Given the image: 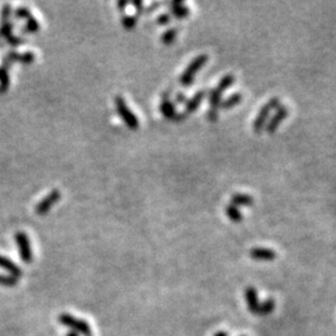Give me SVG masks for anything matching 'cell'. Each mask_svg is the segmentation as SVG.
<instances>
[{
	"instance_id": "obj_32",
	"label": "cell",
	"mask_w": 336,
	"mask_h": 336,
	"mask_svg": "<svg viewBox=\"0 0 336 336\" xmlns=\"http://www.w3.org/2000/svg\"><path fill=\"white\" fill-rule=\"evenodd\" d=\"M117 5H119L120 8H126V7H127V5H128V3H126V2H120Z\"/></svg>"
},
{
	"instance_id": "obj_9",
	"label": "cell",
	"mask_w": 336,
	"mask_h": 336,
	"mask_svg": "<svg viewBox=\"0 0 336 336\" xmlns=\"http://www.w3.org/2000/svg\"><path fill=\"white\" fill-rule=\"evenodd\" d=\"M288 115H289L288 106H285L284 105V106L277 107V109H275L274 116L269 120V122H268V125H267V132L270 133V135L274 133L275 131L278 130V127L280 126V123L287 119Z\"/></svg>"
},
{
	"instance_id": "obj_4",
	"label": "cell",
	"mask_w": 336,
	"mask_h": 336,
	"mask_svg": "<svg viewBox=\"0 0 336 336\" xmlns=\"http://www.w3.org/2000/svg\"><path fill=\"white\" fill-rule=\"evenodd\" d=\"M115 105H116L117 114L120 115V117L122 119L123 122H125L131 130H136V128L138 127V125H140V122H138V117L136 116V114H133V112L131 111L127 102L125 101V99L121 96H117L116 99H115Z\"/></svg>"
},
{
	"instance_id": "obj_25",
	"label": "cell",
	"mask_w": 336,
	"mask_h": 336,
	"mask_svg": "<svg viewBox=\"0 0 336 336\" xmlns=\"http://www.w3.org/2000/svg\"><path fill=\"white\" fill-rule=\"evenodd\" d=\"M136 24H137V17H135V15H126L122 18V25L125 28L132 29L135 28Z\"/></svg>"
},
{
	"instance_id": "obj_34",
	"label": "cell",
	"mask_w": 336,
	"mask_h": 336,
	"mask_svg": "<svg viewBox=\"0 0 336 336\" xmlns=\"http://www.w3.org/2000/svg\"><path fill=\"white\" fill-rule=\"evenodd\" d=\"M66 336H78L77 332H75V331H69L66 334Z\"/></svg>"
},
{
	"instance_id": "obj_27",
	"label": "cell",
	"mask_w": 336,
	"mask_h": 336,
	"mask_svg": "<svg viewBox=\"0 0 336 336\" xmlns=\"http://www.w3.org/2000/svg\"><path fill=\"white\" fill-rule=\"evenodd\" d=\"M171 22V15L170 14H161L157 18V23L159 25H166Z\"/></svg>"
},
{
	"instance_id": "obj_19",
	"label": "cell",
	"mask_w": 336,
	"mask_h": 336,
	"mask_svg": "<svg viewBox=\"0 0 336 336\" xmlns=\"http://www.w3.org/2000/svg\"><path fill=\"white\" fill-rule=\"evenodd\" d=\"M275 308V301L273 299H267L264 303H262L259 305V310H258V315H262V316H267V315L272 314L274 311Z\"/></svg>"
},
{
	"instance_id": "obj_29",
	"label": "cell",
	"mask_w": 336,
	"mask_h": 336,
	"mask_svg": "<svg viewBox=\"0 0 336 336\" xmlns=\"http://www.w3.org/2000/svg\"><path fill=\"white\" fill-rule=\"evenodd\" d=\"M9 15H10V5L5 4L4 7H3V10H2V18L4 19V17H5V22H8V18H9Z\"/></svg>"
},
{
	"instance_id": "obj_21",
	"label": "cell",
	"mask_w": 336,
	"mask_h": 336,
	"mask_svg": "<svg viewBox=\"0 0 336 336\" xmlns=\"http://www.w3.org/2000/svg\"><path fill=\"white\" fill-rule=\"evenodd\" d=\"M9 73H8V70L4 69V67H0V93H5L9 88Z\"/></svg>"
},
{
	"instance_id": "obj_15",
	"label": "cell",
	"mask_w": 336,
	"mask_h": 336,
	"mask_svg": "<svg viewBox=\"0 0 336 336\" xmlns=\"http://www.w3.org/2000/svg\"><path fill=\"white\" fill-rule=\"evenodd\" d=\"M171 7H172V14L175 15L176 18H178V19L188 17L191 13L190 8L183 4L182 2H173L172 4H171Z\"/></svg>"
},
{
	"instance_id": "obj_14",
	"label": "cell",
	"mask_w": 336,
	"mask_h": 336,
	"mask_svg": "<svg viewBox=\"0 0 336 336\" xmlns=\"http://www.w3.org/2000/svg\"><path fill=\"white\" fill-rule=\"evenodd\" d=\"M230 204H233V206H235V207L253 206L254 198L246 193H235V194H233L232 198H230Z\"/></svg>"
},
{
	"instance_id": "obj_10",
	"label": "cell",
	"mask_w": 336,
	"mask_h": 336,
	"mask_svg": "<svg viewBox=\"0 0 336 336\" xmlns=\"http://www.w3.org/2000/svg\"><path fill=\"white\" fill-rule=\"evenodd\" d=\"M249 254H250V257L254 259V261H259V262H272L277 258V253H275L273 249L262 248V246L251 248Z\"/></svg>"
},
{
	"instance_id": "obj_24",
	"label": "cell",
	"mask_w": 336,
	"mask_h": 336,
	"mask_svg": "<svg viewBox=\"0 0 336 336\" xmlns=\"http://www.w3.org/2000/svg\"><path fill=\"white\" fill-rule=\"evenodd\" d=\"M18 284L17 278L12 277V275H3L0 274V285L3 287H14Z\"/></svg>"
},
{
	"instance_id": "obj_6",
	"label": "cell",
	"mask_w": 336,
	"mask_h": 336,
	"mask_svg": "<svg viewBox=\"0 0 336 336\" xmlns=\"http://www.w3.org/2000/svg\"><path fill=\"white\" fill-rule=\"evenodd\" d=\"M14 238L15 243L18 244V248H19V254L22 261L26 264H30L33 262V250H31V244L28 234L24 232H18L14 235Z\"/></svg>"
},
{
	"instance_id": "obj_28",
	"label": "cell",
	"mask_w": 336,
	"mask_h": 336,
	"mask_svg": "<svg viewBox=\"0 0 336 336\" xmlns=\"http://www.w3.org/2000/svg\"><path fill=\"white\" fill-rule=\"evenodd\" d=\"M8 43L13 46H18L24 43V40L22 38H18V36H15V38L14 36H10V38H8Z\"/></svg>"
},
{
	"instance_id": "obj_12",
	"label": "cell",
	"mask_w": 336,
	"mask_h": 336,
	"mask_svg": "<svg viewBox=\"0 0 336 336\" xmlns=\"http://www.w3.org/2000/svg\"><path fill=\"white\" fill-rule=\"evenodd\" d=\"M0 268L4 270H7V272L9 273L12 277L17 278V279L23 275V270L20 269L19 265H18L17 263H14V262H13L12 259L8 258V257L0 256Z\"/></svg>"
},
{
	"instance_id": "obj_18",
	"label": "cell",
	"mask_w": 336,
	"mask_h": 336,
	"mask_svg": "<svg viewBox=\"0 0 336 336\" xmlns=\"http://www.w3.org/2000/svg\"><path fill=\"white\" fill-rule=\"evenodd\" d=\"M225 214H227V217L234 223H240L241 220H243V214L240 213L238 207L233 206V204H228V206L225 207Z\"/></svg>"
},
{
	"instance_id": "obj_1",
	"label": "cell",
	"mask_w": 336,
	"mask_h": 336,
	"mask_svg": "<svg viewBox=\"0 0 336 336\" xmlns=\"http://www.w3.org/2000/svg\"><path fill=\"white\" fill-rule=\"evenodd\" d=\"M235 82V77L233 75H225L218 82L217 88L213 89L209 94V111H208V119L212 122L217 121L218 119V109L222 102V95L228 88Z\"/></svg>"
},
{
	"instance_id": "obj_33",
	"label": "cell",
	"mask_w": 336,
	"mask_h": 336,
	"mask_svg": "<svg viewBox=\"0 0 336 336\" xmlns=\"http://www.w3.org/2000/svg\"><path fill=\"white\" fill-rule=\"evenodd\" d=\"M214 336H229V335H228L225 331H218Z\"/></svg>"
},
{
	"instance_id": "obj_30",
	"label": "cell",
	"mask_w": 336,
	"mask_h": 336,
	"mask_svg": "<svg viewBox=\"0 0 336 336\" xmlns=\"http://www.w3.org/2000/svg\"><path fill=\"white\" fill-rule=\"evenodd\" d=\"M176 100H177L178 104H185V102H187V96L183 95V94H177Z\"/></svg>"
},
{
	"instance_id": "obj_20",
	"label": "cell",
	"mask_w": 336,
	"mask_h": 336,
	"mask_svg": "<svg viewBox=\"0 0 336 336\" xmlns=\"http://www.w3.org/2000/svg\"><path fill=\"white\" fill-rule=\"evenodd\" d=\"M177 35H178L177 29H176V28L168 29L167 31H164V33L162 34V36H161L162 44H164V45H171V44L175 43Z\"/></svg>"
},
{
	"instance_id": "obj_11",
	"label": "cell",
	"mask_w": 336,
	"mask_h": 336,
	"mask_svg": "<svg viewBox=\"0 0 336 336\" xmlns=\"http://www.w3.org/2000/svg\"><path fill=\"white\" fill-rule=\"evenodd\" d=\"M245 300H246V305H248L249 311L258 315L259 305H261V303H259L258 293H257L256 288L248 287L245 289Z\"/></svg>"
},
{
	"instance_id": "obj_31",
	"label": "cell",
	"mask_w": 336,
	"mask_h": 336,
	"mask_svg": "<svg viewBox=\"0 0 336 336\" xmlns=\"http://www.w3.org/2000/svg\"><path fill=\"white\" fill-rule=\"evenodd\" d=\"M132 5L135 8H137V12H142V8H143V3L142 2H133Z\"/></svg>"
},
{
	"instance_id": "obj_17",
	"label": "cell",
	"mask_w": 336,
	"mask_h": 336,
	"mask_svg": "<svg viewBox=\"0 0 336 336\" xmlns=\"http://www.w3.org/2000/svg\"><path fill=\"white\" fill-rule=\"evenodd\" d=\"M241 100H243L241 94L235 93V94H233V95L228 96L225 100H222L219 107H222V109H224V110H229V109H232V107L239 105L241 102Z\"/></svg>"
},
{
	"instance_id": "obj_22",
	"label": "cell",
	"mask_w": 336,
	"mask_h": 336,
	"mask_svg": "<svg viewBox=\"0 0 336 336\" xmlns=\"http://www.w3.org/2000/svg\"><path fill=\"white\" fill-rule=\"evenodd\" d=\"M25 29H26V31H28V33H31V34L38 33L39 29H40V24H39V22L35 19V18L30 17V18H28V19H26Z\"/></svg>"
},
{
	"instance_id": "obj_3",
	"label": "cell",
	"mask_w": 336,
	"mask_h": 336,
	"mask_svg": "<svg viewBox=\"0 0 336 336\" xmlns=\"http://www.w3.org/2000/svg\"><path fill=\"white\" fill-rule=\"evenodd\" d=\"M280 106V99L279 97H272V99L269 100V101L267 102V104L264 105L263 107L261 109V111H259V114L257 115L256 120H254L253 122V131L256 133H261L262 131H263L264 128V125L267 123L268 121V117H269L270 112L273 111V110H275L277 107Z\"/></svg>"
},
{
	"instance_id": "obj_13",
	"label": "cell",
	"mask_w": 336,
	"mask_h": 336,
	"mask_svg": "<svg viewBox=\"0 0 336 336\" xmlns=\"http://www.w3.org/2000/svg\"><path fill=\"white\" fill-rule=\"evenodd\" d=\"M206 95H207L206 91L199 90L198 93L194 94V96L191 97L190 100H187V102H186V112H185V114L188 116V115L196 111V110L199 107V105L202 104V101H203Z\"/></svg>"
},
{
	"instance_id": "obj_23",
	"label": "cell",
	"mask_w": 336,
	"mask_h": 336,
	"mask_svg": "<svg viewBox=\"0 0 336 336\" xmlns=\"http://www.w3.org/2000/svg\"><path fill=\"white\" fill-rule=\"evenodd\" d=\"M13 29H14V25L13 23L10 22H3L2 25H0V35L4 36V38H10L13 33Z\"/></svg>"
},
{
	"instance_id": "obj_16",
	"label": "cell",
	"mask_w": 336,
	"mask_h": 336,
	"mask_svg": "<svg viewBox=\"0 0 336 336\" xmlns=\"http://www.w3.org/2000/svg\"><path fill=\"white\" fill-rule=\"evenodd\" d=\"M9 61H20L23 64H31L35 60V55L33 52H24V54H17V52H10L8 55Z\"/></svg>"
},
{
	"instance_id": "obj_7",
	"label": "cell",
	"mask_w": 336,
	"mask_h": 336,
	"mask_svg": "<svg viewBox=\"0 0 336 336\" xmlns=\"http://www.w3.org/2000/svg\"><path fill=\"white\" fill-rule=\"evenodd\" d=\"M60 198H61V193L57 190H52L48 196L44 197V198L36 204L35 213L38 214V216H45V214H48L50 209L60 201Z\"/></svg>"
},
{
	"instance_id": "obj_35",
	"label": "cell",
	"mask_w": 336,
	"mask_h": 336,
	"mask_svg": "<svg viewBox=\"0 0 336 336\" xmlns=\"http://www.w3.org/2000/svg\"><path fill=\"white\" fill-rule=\"evenodd\" d=\"M91 336H93V335H91Z\"/></svg>"
},
{
	"instance_id": "obj_5",
	"label": "cell",
	"mask_w": 336,
	"mask_h": 336,
	"mask_svg": "<svg viewBox=\"0 0 336 336\" xmlns=\"http://www.w3.org/2000/svg\"><path fill=\"white\" fill-rule=\"evenodd\" d=\"M59 321L60 324H62L64 326L70 327L71 331H75L77 332V334H82L85 336H91V327L85 320H81L70 314H61L59 316Z\"/></svg>"
},
{
	"instance_id": "obj_26",
	"label": "cell",
	"mask_w": 336,
	"mask_h": 336,
	"mask_svg": "<svg viewBox=\"0 0 336 336\" xmlns=\"http://www.w3.org/2000/svg\"><path fill=\"white\" fill-rule=\"evenodd\" d=\"M15 15H17V18H19V19H28V18L31 17V13H30V9L29 8H25V7H19L17 10H15Z\"/></svg>"
},
{
	"instance_id": "obj_2",
	"label": "cell",
	"mask_w": 336,
	"mask_h": 336,
	"mask_svg": "<svg viewBox=\"0 0 336 336\" xmlns=\"http://www.w3.org/2000/svg\"><path fill=\"white\" fill-rule=\"evenodd\" d=\"M208 61V55L202 54L198 55L197 57H194L192 61L190 62V65L187 66V69L183 71L182 75L180 77V82L181 85L183 86H190L192 85V82L194 81V77L198 73L199 70L204 66Z\"/></svg>"
},
{
	"instance_id": "obj_8",
	"label": "cell",
	"mask_w": 336,
	"mask_h": 336,
	"mask_svg": "<svg viewBox=\"0 0 336 336\" xmlns=\"http://www.w3.org/2000/svg\"><path fill=\"white\" fill-rule=\"evenodd\" d=\"M159 110H161L162 115H163L164 117H167L168 120L182 121L187 117V115H186L185 112H183V114H178V112L176 111L175 104H173L167 96H163V99H162L161 105H159Z\"/></svg>"
}]
</instances>
